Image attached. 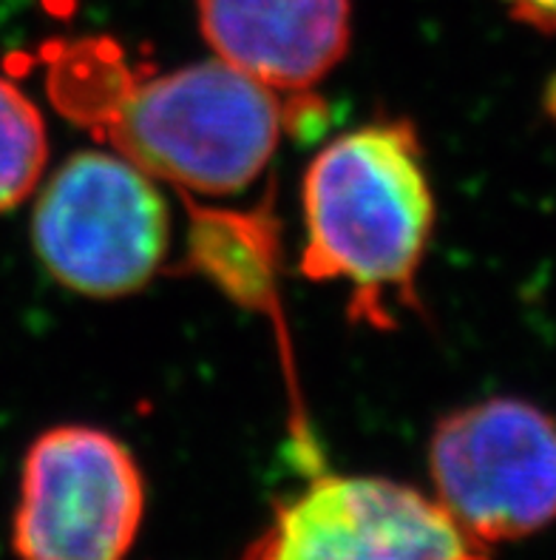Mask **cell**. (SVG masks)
I'll use <instances>...</instances> for the list:
<instances>
[{
  "mask_svg": "<svg viewBox=\"0 0 556 560\" xmlns=\"http://www.w3.org/2000/svg\"><path fill=\"white\" fill-rule=\"evenodd\" d=\"M49 92L69 120L111 140L145 174L213 197L245 191L284 131L273 89L218 57L134 78L111 43H63Z\"/></svg>",
  "mask_w": 556,
  "mask_h": 560,
  "instance_id": "1",
  "label": "cell"
},
{
  "mask_svg": "<svg viewBox=\"0 0 556 560\" xmlns=\"http://www.w3.org/2000/svg\"><path fill=\"white\" fill-rule=\"evenodd\" d=\"M301 270L353 288L350 316L389 327L417 305V270L435 228L421 137L406 120L369 122L335 137L304 174Z\"/></svg>",
  "mask_w": 556,
  "mask_h": 560,
  "instance_id": "2",
  "label": "cell"
},
{
  "mask_svg": "<svg viewBox=\"0 0 556 560\" xmlns=\"http://www.w3.org/2000/svg\"><path fill=\"white\" fill-rule=\"evenodd\" d=\"M170 240L165 197L151 174L108 151L69 156L43 188L32 242L51 277L83 296L140 291Z\"/></svg>",
  "mask_w": 556,
  "mask_h": 560,
  "instance_id": "3",
  "label": "cell"
},
{
  "mask_svg": "<svg viewBox=\"0 0 556 560\" xmlns=\"http://www.w3.org/2000/svg\"><path fill=\"white\" fill-rule=\"evenodd\" d=\"M437 501L480 544L520 540L556 521V421L522 398H486L437 421Z\"/></svg>",
  "mask_w": 556,
  "mask_h": 560,
  "instance_id": "4",
  "label": "cell"
},
{
  "mask_svg": "<svg viewBox=\"0 0 556 560\" xmlns=\"http://www.w3.org/2000/svg\"><path fill=\"white\" fill-rule=\"evenodd\" d=\"M145 518L131 450L99 427H51L23 462L12 540L21 560H126Z\"/></svg>",
  "mask_w": 556,
  "mask_h": 560,
  "instance_id": "5",
  "label": "cell"
},
{
  "mask_svg": "<svg viewBox=\"0 0 556 560\" xmlns=\"http://www.w3.org/2000/svg\"><path fill=\"white\" fill-rule=\"evenodd\" d=\"M241 560H488L437 498L375 476H318L275 506Z\"/></svg>",
  "mask_w": 556,
  "mask_h": 560,
  "instance_id": "6",
  "label": "cell"
},
{
  "mask_svg": "<svg viewBox=\"0 0 556 560\" xmlns=\"http://www.w3.org/2000/svg\"><path fill=\"white\" fill-rule=\"evenodd\" d=\"M199 28L218 60L273 92H304L350 49V0H197Z\"/></svg>",
  "mask_w": 556,
  "mask_h": 560,
  "instance_id": "7",
  "label": "cell"
},
{
  "mask_svg": "<svg viewBox=\"0 0 556 560\" xmlns=\"http://www.w3.org/2000/svg\"><path fill=\"white\" fill-rule=\"evenodd\" d=\"M49 163V135L40 108L0 74V213L35 191Z\"/></svg>",
  "mask_w": 556,
  "mask_h": 560,
  "instance_id": "8",
  "label": "cell"
},
{
  "mask_svg": "<svg viewBox=\"0 0 556 560\" xmlns=\"http://www.w3.org/2000/svg\"><path fill=\"white\" fill-rule=\"evenodd\" d=\"M514 21L545 35H556V0H500Z\"/></svg>",
  "mask_w": 556,
  "mask_h": 560,
  "instance_id": "9",
  "label": "cell"
}]
</instances>
